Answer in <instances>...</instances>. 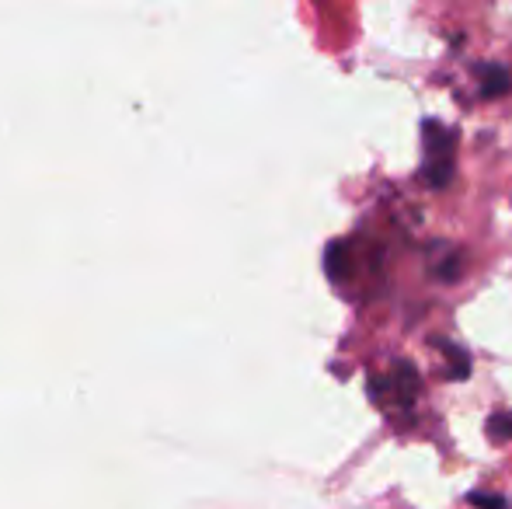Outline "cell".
<instances>
[{
    "label": "cell",
    "instance_id": "cell-1",
    "mask_svg": "<svg viewBox=\"0 0 512 509\" xmlns=\"http://www.w3.org/2000/svg\"><path fill=\"white\" fill-rule=\"evenodd\" d=\"M453 161H457V129L443 126L439 119L422 123V178L432 189H443L453 178Z\"/></svg>",
    "mask_w": 512,
    "mask_h": 509
},
{
    "label": "cell",
    "instance_id": "cell-2",
    "mask_svg": "<svg viewBox=\"0 0 512 509\" xmlns=\"http://www.w3.org/2000/svg\"><path fill=\"white\" fill-rule=\"evenodd\" d=\"M373 387V398L377 401H398V405H408V401H415V391H418V374L408 367V363H398V367L391 370V374L377 377V381L370 384Z\"/></svg>",
    "mask_w": 512,
    "mask_h": 509
},
{
    "label": "cell",
    "instance_id": "cell-3",
    "mask_svg": "<svg viewBox=\"0 0 512 509\" xmlns=\"http://www.w3.org/2000/svg\"><path fill=\"white\" fill-rule=\"evenodd\" d=\"M478 91H481V98H499V95H506V91L512 88V77H509V70L506 67H499V63H481L478 70Z\"/></svg>",
    "mask_w": 512,
    "mask_h": 509
},
{
    "label": "cell",
    "instance_id": "cell-4",
    "mask_svg": "<svg viewBox=\"0 0 512 509\" xmlns=\"http://www.w3.org/2000/svg\"><path fill=\"white\" fill-rule=\"evenodd\" d=\"M471 503L478 509H509L506 499H499V496H471Z\"/></svg>",
    "mask_w": 512,
    "mask_h": 509
}]
</instances>
